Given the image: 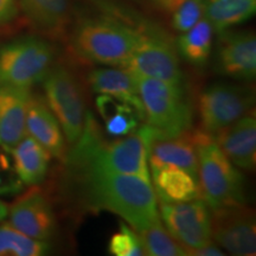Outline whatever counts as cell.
<instances>
[{
  "label": "cell",
  "instance_id": "1",
  "mask_svg": "<svg viewBox=\"0 0 256 256\" xmlns=\"http://www.w3.org/2000/svg\"><path fill=\"white\" fill-rule=\"evenodd\" d=\"M66 166L69 202L83 211H110L140 232L159 220L151 182L130 174L81 166Z\"/></svg>",
  "mask_w": 256,
  "mask_h": 256
},
{
  "label": "cell",
  "instance_id": "2",
  "mask_svg": "<svg viewBox=\"0 0 256 256\" xmlns=\"http://www.w3.org/2000/svg\"><path fill=\"white\" fill-rule=\"evenodd\" d=\"M115 139L106 140L98 121L87 112L81 136L66 153L64 165L136 176L151 182L146 142L139 130Z\"/></svg>",
  "mask_w": 256,
  "mask_h": 256
},
{
  "label": "cell",
  "instance_id": "3",
  "mask_svg": "<svg viewBox=\"0 0 256 256\" xmlns=\"http://www.w3.org/2000/svg\"><path fill=\"white\" fill-rule=\"evenodd\" d=\"M140 36L142 28L113 17H88L74 28L70 46L78 60L121 68L132 55Z\"/></svg>",
  "mask_w": 256,
  "mask_h": 256
},
{
  "label": "cell",
  "instance_id": "4",
  "mask_svg": "<svg viewBox=\"0 0 256 256\" xmlns=\"http://www.w3.org/2000/svg\"><path fill=\"white\" fill-rule=\"evenodd\" d=\"M197 151L198 183L210 210L244 204V179L238 166L220 151L212 136L191 130Z\"/></svg>",
  "mask_w": 256,
  "mask_h": 256
},
{
  "label": "cell",
  "instance_id": "5",
  "mask_svg": "<svg viewBox=\"0 0 256 256\" xmlns=\"http://www.w3.org/2000/svg\"><path fill=\"white\" fill-rule=\"evenodd\" d=\"M44 98L62 127L68 146L81 136L86 120V86L78 72L66 63L54 64L43 81Z\"/></svg>",
  "mask_w": 256,
  "mask_h": 256
},
{
  "label": "cell",
  "instance_id": "6",
  "mask_svg": "<svg viewBox=\"0 0 256 256\" xmlns=\"http://www.w3.org/2000/svg\"><path fill=\"white\" fill-rule=\"evenodd\" d=\"M134 76L147 124L166 134H179L191 130L194 110L186 98L185 84Z\"/></svg>",
  "mask_w": 256,
  "mask_h": 256
},
{
  "label": "cell",
  "instance_id": "7",
  "mask_svg": "<svg viewBox=\"0 0 256 256\" xmlns=\"http://www.w3.org/2000/svg\"><path fill=\"white\" fill-rule=\"evenodd\" d=\"M56 51L49 42L23 37L0 48V84L30 88L42 82L55 64Z\"/></svg>",
  "mask_w": 256,
  "mask_h": 256
},
{
  "label": "cell",
  "instance_id": "8",
  "mask_svg": "<svg viewBox=\"0 0 256 256\" xmlns=\"http://www.w3.org/2000/svg\"><path fill=\"white\" fill-rule=\"evenodd\" d=\"M254 101V90L249 86L214 83L204 89L198 98L200 128L214 136L252 112Z\"/></svg>",
  "mask_w": 256,
  "mask_h": 256
},
{
  "label": "cell",
  "instance_id": "9",
  "mask_svg": "<svg viewBox=\"0 0 256 256\" xmlns=\"http://www.w3.org/2000/svg\"><path fill=\"white\" fill-rule=\"evenodd\" d=\"M122 69L136 76L160 80V81L185 84L176 48L162 32L156 28H142V36Z\"/></svg>",
  "mask_w": 256,
  "mask_h": 256
},
{
  "label": "cell",
  "instance_id": "10",
  "mask_svg": "<svg viewBox=\"0 0 256 256\" xmlns=\"http://www.w3.org/2000/svg\"><path fill=\"white\" fill-rule=\"evenodd\" d=\"M160 218L188 255H194L212 242L211 210L202 198L180 203H160Z\"/></svg>",
  "mask_w": 256,
  "mask_h": 256
},
{
  "label": "cell",
  "instance_id": "11",
  "mask_svg": "<svg viewBox=\"0 0 256 256\" xmlns=\"http://www.w3.org/2000/svg\"><path fill=\"white\" fill-rule=\"evenodd\" d=\"M211 230L217 244L230 254H256L255 214L246 204L211 210Z\"/></svg>",
  "mask_w": 256,
  "mask_h": 256
},
{
  "label": "cell",
  "instance_id": "12",
  "mask_svg": "<svg viewBox=\"0 0 256 256\" xmlns=\"http://www.w3.org/2000/svg\"><path fill=\"white\" fill-rule=\"evenodd\" d=\"M191 130L179 134H166L147 124L138 127L146 142L150 166H177L198 179L197 151Z\"/></svg>",
  "mask_w": 256,
  "mask_h": 256
},
{
  "label": "cell",
  "instance_id": "13",
  "mask_svg": "<svg viewBox=\"0 0 256 256\" xmlns=\"http://www.w3.org/2000/svg\"><path fill=\"white\" fill-rule=\"evenodd\" d=\"M10 224L28 238L50 241L57 228V220L49 197L37 185L20 194L8 209Z\"/></svg>",
  "mask_w": 256,
  "mask_h": 256
},
{
  "label": "cell",
  "instance_id": "14",
  "mask_svg": "<svg viewBox=\"0 0 256 256\" xmlns=\"http://www.w3.org/2000/svg\"><path fill=\"white\" fill-rule=\"evenodd\" d=\"M217 66L223 75L252 81L256 75V38L250 31L220 32Z\"/></svg>",
  "mask_w": 256,
  "mask_h": 256
},
{
  "label": "cell",
  "instance_id": "15",
  "mask_svg": "<svg viewBox=\"0 0 256 256\" xmlns=\"http://www.w3.org/2000/svg\"><path fill=\"white\" fill-rule=\"evenodd\" d=\"M25 134L34 138L50 153L51 156L64 162L68 153L66 136L46 98L40 95H31L28 101Z\"/></svg>",
  "mask_w": 256,
  "mask_h": 256
},
{
  "label": "cell",
  "instance_id": "16",
  "mask_svg": "<svg viewBox=\"0 0 256 256\" xmlns=\"http://www.w3.org/2000/svg\"><path fill=\"white\" fill-rule=\"evenodd\" d=\"M226 158L246 171H254L256 164V119L254 110L214 136Z\"/></svg>",
  "mask_w": 256,
  "mask_h": 256
},
{
  "label": "cell",
  "instance_id": "17",
  "mask_svg": "<svg viewBox=\"0 0 256 256\" xmlns=\"http://www.w3.org/2000/svg\"><path fill=\"white\" fill-rule=\"evenodd\" d=\"M30 88L0 84V146L11 151L25 136Z\"/></svg>",
  "mask_w": 256,
  "mask_h": 256
},
{
  "label": "cell",
  "instance_id": "18",
  "mask_svg": "<svg viewBox=\"0 0 256 256\" xmlns=\"http://www.w3.org/2000/svg\"><path fill=\"white\" fill-rule=\"evenodd\" d=\"M153 190L160 203H180L202 198L198 179L172 165H151Z\"/></svg>",
  "mask_w": 256,
  "mask_h": 256
},
{
  "label": "cell",
  "instance_id": "19",
  "mask_svg": "<svg viewBox=\"0 0 256 256\" xmlns=\"http://www.w3.org/2000/svg\"><path fill=\"white\" fill-rule=\"evenodd\" d=\"M87 84L94 92L113 96L115 98H119L133 106L145 121L136 78L130 72L122 68L94 69L88 74Z\"/></svg>",
  "mask_w": 256,
  "mask_h": 256
},
{
  "label": "cell",
  "instance_id": "20",
  "mask_svg": "<svg viewBox=\"0 0 256 256\" xmlns=\"http://www.w3.org/2000/svg\"><path fill=\"white\" fill-rule=\"evenodd\" d=\"M16 174L25 186L40 185L49 171L51 156L28 134L11 150Z\"/></svg>",
  "mask_w": 256,
  "mask_h": 256
},
{
  "label": "cell",
  "instance_id": "21",
  "mask_svg": "<svg viewBox=\"0 0 256 256\" xmlns=\"http://www.w3.org/2000/svg\"><path fill=\"white\" fill-rule=\"evenodd\" d=\"M34 28L50 36H60L70 19L72 0H18Z\"/></svg>",
  "mask_w": 256,
  "mask_h": 256
},
{
  "label": "cell",
  "instance_id": "22",
  "mask_svg": "<svg viewBox=\"0 0 256 256\" xmlns=\"http://www.w3.org/2000/svg\"><path fill=\"white\" fill-rule=\"evenodd\" d=\"M96 107L104 122L106 132L110 138L130 136L138 130L140 121H144L133 106L113 96L100 94L96 98Z\"/></svg>",
  "mask_w": 256,
  "mask_h": 256
},
{
  "label": "cell",
  "instance_id": "23",
  "mask_svg": "<svg viewBox=\"0 0 256 256\" xmlns=\"http://www.w3.org/2000/svg\"><path fill=\"white\" fill-rule=\"evenodd\" d=\"M214 31L215 30L210 22L203 17L194 26L178 38V52L185 62L196 68H203L206 66L212 50Z\"/></svg>",
  "mask_w": 256,
  "mask_h": 256
},
{
  "label": "cell",
  "instance_id": "24",
  "mask_svg": "<svg viewBox=\"0 0 256 256\" xmlns=\"http://www.w3.org/2000/svg\"><path fill=\"white\" fill-rule=\"evenodd\" d=\"M255 10L256 0H208L204 4V17L214 30L223 32L250 19Z\"/></svg>",
  "mask_w": 256,
  "mask_h": 256
},
{
  "label": "cell",
  "instance_id": "25",
  "mask_svg": "<svg viewBox=\"0 0 256 256\" xmlns=\"http://www.w3.org/2000/svg\"><path fill=\"white\" fill-rule=\"evenodd\" d=\"M50 250L48 241L28 238L10 223L0 224V256H42Z\"/></svg>",
  "mask_w": 256,
  "mask_h": 256
},
{
  "label": "cell",
  "instance_id": "26",
  "mask_svg": "<svg viewBox=\"0 0 256 256\" xmlns=\"http://www.w3.org/2000/svg\"><path fill=\"white\" fill-rule=\"evenodd\" d=\"M140 238L146 255L151 256H184L185 249L170 235L162 226V220H156L148 228L140 232Z\"/></svg>",
  "mask_w": 256,
  "mask_h": 256
},
{
  "label": "cell",
  "instance_id": "27",
  "mask_svg": "<svg viewBox=\"0 0 256 256\" xmlns=\"http://www.w3.org/2000/svg\"><path fill=\"white\" fill-rule=\"evenodd\" d=\"M171 12L172 28L184 34L204 17L203 0H160Z\"/></svg>",
  "mask_w": 256,
  "mask_h": 256
},
{
  "label": "cell",
  "instance_id": "28",
  "mask_svg": "<svg viewBox=\"0 0 256 256\" xmlns=\"http://www.w3.org/2000/svg\"><path fill=\"white\" fill-rule=\"evenodd\" d=\"M108 252L114 256H142L146 255L142 238L130 224L120 223V229L113 234L108 243Z\"/></svg>",
  "mask_w": 256,
  "mask_h": 256
},
{
  "label": "cell",
  "instance_id": "29",
  "mask_svg": "<svg viewBox=\"0 0 256 256\" xmlns=\"http://www.w3.org/2000/svg\"><path fill=\"white\" fill-rule=\"evenodd\" d=\"M23 186L16 174L11 151L0 146V194H16Z\"/></svg>",
  "mask_w": 256,
  "mask_h": 256
},
{
  "label": "cell",
  "instance_id": "30",
  "mask_svg": "<svg viewBox=\"0 0 256 256\" xmlns=\"http://www.w3.org/2000/svg\"><path fill=\"white\" fill-rule=\"evenodd\" d=\"M18 0H0V26L11 23L18 16Z\"/></svg>",
  "mask_w": 256,
  "mask_h": 256
},
{
  "label": "cell",
  "instance_id": "31",
  "mask_svg": "<svg viewBox=\"0 0 256 256\" xmlns=\"http://www.w3.org/2000/svg\"><path fill=\"white\" fill-rule=\"evenodd\" d=\"M194 255H198V256H220L223 255V252L217 247L216 244H214L212 242L210 244L206 246V247L198 249L194 252Z\"/></svg>",
  "mask_w": 256,
  "mask_h": 256
},
{
  "label": "cell",
  "instance_id": "32",
  "mask_svg": "<svg viewBox=\"0 0 256 256\" xmlns=\"http://www.w3.org/2000/svg\"><path fill=\"white\" fill-rule=\"evenodd\" d=\"M8 214V206L2 200H0V222H2Z\"/></svg>",
  "mask_w": 256,
  "mask_h": 256
},
{
  "label": "cell",
  "instance_id": "33",
  "mask_svg": "<svg viewBox=\"0 0 256 256\" xmlns=\"http://www.w3.org/2000/svg\"><path fill=\"white\" fill-rule=\"evenodd\" d=\"M159 2H160V0H159Z\"/></svg>",
  "mask_w": 256,
  "mask_h": 256
}]
</instances>
